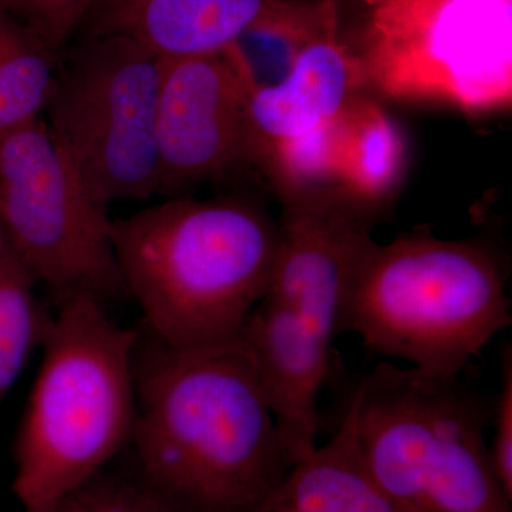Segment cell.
<instances>
[{
  "mask_svg": "<svg viewBox=\"0 0 512 512\" xmlns=\"http://www.w3.org/2000/svg\"><path fill=\"white\" fill-rule=\"evenodd\" d=\"M281 217L265 298L281 303L332 343L353 266L377 218L318 194L278 197Z\"/></svg>",
  "mask_w": 512,
  "mask_h": 512,
  "instance_id": "11",
  "label": "cell"
},
{
  "mask_svg": "<svg viewBox=\"0 0 512 512\" xmlns=\"http://www.w3.org/2000/svg\"><path fill=\"white\" fill-rule=\"evenodd\" d=\"M508 271L483 238L413 231L357 255L338 333L352 332L386 359L431 375L460 376L512 323Z\"/></svg>",
  "mask_w": 512,
  "mask_h": 512,
  "instance_id": "3",
  "label": "cell"
},
{
  "mask_svg": "<svg viewBox=\"0 0 512 512\" xmlns=\"http://www.w3.org/2000/svg\"><path fill=\"white\" fill-rule=\"evenodd\" d=\"M308 0H99L84 36L130 40L161 60L218 55L248 36H271Z\"/></svg>",
  "mask_w": 512,
  "mask_h": 512,
  "instance_id": "13",
  "label": "cell"
},
{
  "mask_svg": "<svg viewBox=\"0 0 512 512\" xmlns=\"http://www.w3.org/2000/svg\"><path fill=\"white\" fill-rule=\"evenodd\" d=\"M99 0H0V9L35 33L57 55L82 29Z\"/></svg>",
  "mask_w": 512,
  "mask_h": 512,
  "instance_id": "19",
  "label": "cell"
},
{
  "mask_svg": "<svg viewBox=\"0 0 512 512\" xmlns=\"http://www.w3.org/2000/svg\"><path fill=\"white\" fill-rule=\"evenodd\" d=\"M278 222L244 198H168L113 220L127 296L147 333L177 349L237 342L265 298Z\"/></svg>",
  "mask_w": 512,
  "mask_h": 512,
  "instance_id": "2",
  "label": "cell"
},
{
  "mask_svg": "<svg viewBox=\"0 0 512 512\" xmlns=\"http://www.w3.org/2000/svg\"><path fill=\"white\" fill-rule=\"evenodd\" d=\"M136 397L137 476L181 511L252 512L292 467L239 340H138Z\"/></svg>",
  "mask_w": 512,
  "mask_h": 512,
  "instance_id": "1",
  "label": "cell"
},
{
  "mask_svg": "<svg viewBox=\"0 0 512 512\" xmlns=\"http://www.w3.org/2000/svg\"><path fill=\"white\" fill-rule=\"evenodd\" d=\"M238 340L295 464L318 447L319 393L328 376L332 343L268 298L249 313Z\"/></svg>",
  "mask_w": 512,
  "mask_h": 512,
  "instance_id": "14",
  "label": "cell"
},
{
  "mask_svg": "<svg viewBox=\"0 0 512 512\" xmlns=\"http://www.w3.org/2000/svg\"><path fill=\"white\" fill-rule=\"evenodd\" d=\"M367 92L471 117L512 106V0H335Z\"/></svg>",
  "mask_w": 512,
  "mask_h": 512,
  "instance_id": "6",
  "label": "cell"
},
{
  "mask_svg": "<svg viewBox=\"0 0 512 512\" xmlns=\"http://www.w3.org/2000/svg\"><path fill=\"white\" fill-rule=\"evenodd\" d=\"M35 285L8 247L0 255V403L42 346L52 318L37 301Z\"/></svg>",
  "mask_w": 512,
  "mask_h": 512,
  "instance_id": "17",
  "label": "cell"
},
{
  "mask_svg": "<svg viewBox=\"0 0 512 512\" xmlns=\"http://www.w3.org/2000/svg\"><path fill=\"white\" fill-rule=\"evenodd\" d=\"M163 60L127 39L83 36L59 69L45 123L100 204L158 195Z\"/></svg>",
  "mask_w": 512,
  "mask_h": 512,
  "instance_id": "7",
  "label": "cell"
},
{
  "mask_svg": "<svg viewBox=\"0 0 512 512\" xmlns=\"http://www.w3.org/2000/svg\"><path fill=\"white\" fill-rule=\"evenodd\" d=\"M285 69L276 82H249L248 117L256 163L276 148L309 136L366 93L359 64L339 32L335 0H312L299 25L281 40Z\"/></svg>",
  "mask_w": 512,
  "mask_h": 512,
  "instance_id": "12",
  "label": "cell"
},
{
  "mask_svg": "<svg viewBox=\"0 0 512 512\" xmlns=\"http://www.w3.org/2000/svg\"><path fill=\"white\" fill-rule=\"evenodd\" d=\"M60 55L0 9V134L40 119Z\"/></svg>",
  "mask_w": 512,
  "mask_h": 512,
  "instance_id": "16",
  "label": "cell"
},
{
  "mask_svg": "<svg viewBox=\"0 0 512 512\" xmlns=\"http://www.w3.org/2000/svg\"><path fill=\"white\" fill-rule=\"evenodd\" d=\"M407 168L403 128L369 92L301 140L266 154L258 171L276 195L318 194L379 220Z\"/></svg>",
  "mask_w": 512,
  "mask_h": 512,
  "instance_id": "10",
  "label": "cell"
},
{
  "mask_svg": "<svg viewBox=\"0 0 512 512\" xmlns=\"http://www.w3.org/2000/svg\"><path fill=\"white\" fill-rule=\"evenodd\" d=\"M493 439L488 443L491 468L504 494L512 501V349L505 345L501 355V387L495 399Z\"/></svg>",
  "mask_w": 512,
  "mask_h": 512,
  "instance_id": "20",
  "label": "cell"
},
{
  "mask_svg": "<svg viewBox=\"0 0 512 512\" xmlns=\"http://www.w3.org/2000/svg\"><path fill=\"white\" fill-rule=\"evenodd\" d=\"M0 231L55 305L127 296L113 220L42 119L0 134Z\"/></svg>",
  "mask_w": 512,
  "mask_h": 512,
  "instance_id": "8",
  "label": "cell"
},
{
  "mask_svg": "<svg viewBox=\"0 0 512 512\" xmlns=\"http://www.w3.org/2000/svg\"><path fill=\"white\" fill-rule=\"evenodd\" d=\"M252 512H403L367 470L348 419L308 457L296 461Z\"/></svg>",
  "mask_w": 512,
  "mask_h": 512,
  "instance_id": "15",
  "label": "cell"
},
{
  "mask_svg": "<svg viewBox=\"0 0 512 512\" xmlns=\"http://www.w3.org/2000/svg\"><path fill=\"white\" fill-rule=\"evenodd\" d=\"M345 417L367 470L403 512H512L488 456L490 410L461 375L380 362Z\"/></svg>",
  "mask_w": 512,
  "mask_h": 512,
  "instance_id": "5",
  "label": "cell"
},
{
  "mask_svg": "<svg viewBox=\"0 0 512 512\" xmlns=\"http://www.w3.org/2000/svg\"><path fill=\"white\" fill-rule=\"evenodd\" d=\"M39 512H184L140 477L101 471Z\"/></svg>",
  "mask_w": 512,
  "mask_h": 512,
  "instance_id": "18",
  "label": "cell"
},
{
  "mask_svg": "<svg viewBox=\"0 0 512 512\" xmlns=\"http://www.w3.org/2000/svg\"><path fill=\"white\" fill-rule=\"evenodd\" d=\"M138 340L97 299L57 305L15 443L12 488L23 511L45 510L130 446Z\"/></svg>",
  "mask_w": 512,
  "mask_h": 512,
  "instance_id": "4",
  "label": "cell"
},
{
  "mask_svg": "<svg viewBox=\"0 0 512 512\" xmlns=\"http://www.w3.org/2000/svg\"><path fill=\"white\" fill-rule=\"evenodd\" d=\"M8 249V244H6L5 238H3L2 231H0V255Z\"/></svg>",
  "mask_w": 512,
  "mask_h": 512,
  "instance_id": "21",
  "label": "cell"
},
{
  "mask_svg": "<svg viewBox=\"0 0 512 512\" xmlns=\"http://www.w3.org/2000/svg\"><path fill=\"white\" fill-rule=\"evenodd\" d=\"M249 73L238 45L163 60L157 110L158 195L184 192L254 167Z\"/></svg>",
  "mask_w": 512,
  "mask_h": 512,
  "instance_id": "9",
  "label": "cell"
}]
</instances>
